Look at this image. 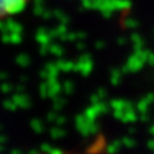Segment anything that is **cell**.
<instances>
[{
    "mask_svg": "<svg viewBox=\"0 0 154 154\" xmlns=\"http://www.w3.org/2000/svg\"><path fill=\"white\" fill-rule=\"evenodd\" d=\"M28 2L30 0H0V19L23 11Z\"/></svg>",
    "mask_w": 154,
    "mask_h": 154,
    "instance_id": "obj_1",
    "label": "cell"
}]
</instances>
